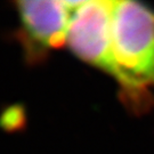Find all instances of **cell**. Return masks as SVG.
Instances as JSON below:
<instances>
[{"instance_id":"1","label":"cell","mask_w":154,"mask_h":154,"mask_svg":"<svg viewBox=\"0 0 154 154\" xmlns=\"http://www.w3.org/2000/svg\"><path fill=\"white\" fill-rule=\"evenodd\" d=\"M111 33L122 102L146 113L154 107V9L139 1H113Z\"/></svg>"},{"instance_id":"2","label":"cell","mask_w":154,"mask_h":154,"mask_svg":"<svg viewBox=\"0 0 154 154\" xmlns=\"http://www.w3.org/2000/svg\"><path fill=\"white\" fill-rule=\"evenodd\" d=\"M74 1H16V38L29 64H39L66 45Z\"/></svg>"},{"instance_id":"3","label":"cell","mask_w":154,"mask_h":154,"mask_svg":"<svg viewBox=\"0 0 154 154\" xmlns=\"http://www.w3.org/2000/svg\"><path fill=\"white\" fill-rule=\"evenodd\" d=\"M113 1H74L66 46L86 64L118 82L119 73L112 50Z\"/></svg>"}]
</instances>
